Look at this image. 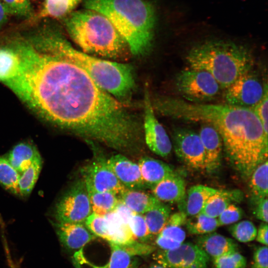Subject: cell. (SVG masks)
Instances as JSON below:
<instances>
[{"mask_svg":"<svg viewBox=\"0 0 268 268\" xmlns=\"http://www.w3.org/2000/svg\"><path fill=\"white\" fill-rule=\"evenodd\" d=\"M148 268H165L163 267L162 266H161L160 264L157 263V264H154V265L151 266Z\"/></svg>","mask_w":268,"mask_h":268,"instance_id":"obj_46","label":"cell"},{"mask_svg":"<svg viewBox=\"0 0 268 268\" xmlns=\"http://www.w3.org/2000/svg\"><path fill=\"white\" fill-rule=\"evenodd\" d=\"M62 245L69 250H77L96 237L83 223L53 222Z\"/></svg>","mask_w":268,"mask_h":268,"instance_id":"obj_14","label":"cell"},{"mask_svg":"<svg viewBox=\"0 0 268 268\" xmlns=\"http://www.w3.org/2000/svg\"><path fill=\"white\" fill-rule=\"evenodd\" d=\"M170 207L162 201L143 214L151 235H157L166 225L171 215Z\"/></svg>","mask_w":268,"mask_h":268,"instance_id":"obj_26","label":"cell"},{"mask_svg":"<svg viewBox=\"0 0 268 268\" xmlns=\"http://www.w3.org/2000/svg\"><path fill=\"white\" fill-rule=\"evenodd\" d=\"M9 14L3 3L0 2V27L6 22Z\"/></svg>","mask_w":268,"mask_h":268,"instance_id":"obj_45","label":"cell"},{"mask_svg":"<svg viewBox=\"0 0 268 268\" xmlns=\"http://www.w3.org/2000/svg\"><path fill=\"white\" fill-rule=\"evenodd\" d=\"M249 189L252 202L255 204L268 197V160L260 163L249 179Z\"/></svg>","mask_w":268,"mask_h":268,"instance_id":"obj_23","label":"cell"},{"mask_svg":"<svg viewBox=\"0 0 268 268\" xmlns=\"http://www.w3.org/2000/svg\"><path fill=\"white\" fill-rule=\"evenodd\" d=\"M130 253L134 256H146L152 253L156 247L147 242L135 240L130 244L122 245Z\"/></svg>","mask_w":268,"mask_h":268,"instance_id":"obj_40","label":"cell"},{"mask_svg":"<svg viewBox=\"0 0 268 268\" xmlns=\"http://www.w3.org/2000/svg\"><path fill=\"white\" fill-rule=\"evenodd\" d=\"M209 258L196 244L190 242L173 249L160 250L154 255L157 263L165 268H208Z\"/></svg>","mask_w":268,"mask_h":268,"instance_id":"obj_9","label":"cell"},{"mask_svg":"<svg viewBox=\"0 0 268 268\" xmlns=\"http://www.w3.org/2000/svg\"><path fill=\"white\" fill-rule=\"evenodd\" d=\"M199 134L201 139L205 155V170L211 172L220 165L223 144L222 138L212 126L203 124Z\"/></svg>","mask_w":268,"mask_h":268,"instance_id":"obj_15","label":"cell"},{"mask_svg":"<svg viewBox=\"0 0 268 268\" xmlns=\"http://www.w3.org/2000/svg\"><path fill=\"white\" fill-rule=\"evenodd\" d=\"M231 235L237 241L242 243L252 241L255 239L257 229L249 220H243L235 223L229 228Z\"/></svg>","mask_w":268,"mask_h":268,"instance_id":"obj_33","label":"cell"},{"mask_svg":"<svg viewBox=\"0 0 268 268\" xmlns=\"http://www.w3.org/2000/svg\"><path fill=\"white\" fill-rule=\"evenodd\" d=\"M185 225L190 234L200 235L214 232L219 227L217 218L201 212L187 218Z\"/></svg>","mask_w":268,"mask_h":268,"instance_id":"obj_30","label":"cell"},{"mask_svg":"<svg viewBox=\"0 0 268 268\" xmlns=\"http://www.w3.org/2000/svg\"><path fill=\"white\" fill-rule=\"evenodd\" d=\"M268 247L257 248L253 254L251 268H268Z\"/></svg>","mask_w":268,"mask_h":268,"instance_id":"obj_41","label":"cell"},{"mask_svg":"<svg viewBox=\"0 0 268 268\" xmlns=\"http://www.w3.org/2000/svg\"><path fill=\"white\" fill-rule=\"evenodd\" d=\"M214 268H245L246 258L238 251L213 260Z\"/></svg>","mask_w":268,"mask_h":268,"instance_id":"obj_36","label":"cell"},{"mask_svg":"<svg viewBox=\"0 0 268 268\" xmlns=\"http://www.w3.org/2000/svg\"><path fill=\"white\" fill-rule=\"evenodd\" d=\"M143 129L145 140L149 149L156 154L165 157L172 150L171 141L163 127L157 119L147 88L144 94Z\"/></svg>","mask_w":268,"mask_h":268,"instance_id":"obj_12","label":"cell"},{"mask_svg":"<svg viewBox=\"0 0 268 268\" xmlns=\"http://www.w3.org/2000/svg\"><path fill=\"white\" fill-rule=\"evenodd\" d=\"M176 87L185 100L203 103L215 98L220 86L209 72L191 68L181 71L175 80Z\"/></svg>","mask_w":268,"mask_h":268,"instance_id":"obj_6","label":"cell"},{"mask_svg":"<svg viewBox=\"0 0 268 268\" xmlns=\"http://www.w3.org/2000/svg\"><path fill=\"white\" fill-rule=\"evenodd\" d=\"M187 218L184 213L180 211L170 215L164 227L158 235L180 243H183L186 235L182 226L185 225Z\"/></svg>","mask_w":268,"mask_h":268,"instance_id":"obj_29","label":"cell"},{"mask_svg":"<svg viewBox=\"0 0 268 268\" xmlns=\"http://www.w3.org/2000/svg\"><path fill=\"white\" fill-rule=\"evenodd\" d=\"M108 225L109 242L123 245L136 240L128 222L115 211L105 215Z\"/></svg>","mask_w":268,"mask_h":268,"instance_id":"obj_21","label":"cell"},{"mask_svg":"<svg viewBox=\"0 0 268 268\" xmlns=\"http://www.w3.org/2000/svg\"><path fill=\"white\" fill-rule=\"evenodd\" d=\"M81 0H45L40 17H65L76 7Z\"/></svg>","mask_w":268,"mask_h":268,"instance_id":"obj_27","label":"cell"},{"mask_svg":"<svg viewBox=\"0 0 268 268\" xmlns=\"http://www.w3.org/2000/svg\"><path fill=\"white\" fill-rule=\"evenodd\" d=\"M65 17L68 34L83 52L114 60L129 57L128 44L103 14L84 8L72 11Z\"/></svg>","mask_w":268,"mask_h":268,"instance_id":"obj_3","label":"cell"},{"mask_svg":"<svg viewBox=\"0 0 268 268\" xmlns=\"http://www.w3.org/2000/svg\"><path fill=\"white\" fill-rule=\"evenodd\" d=\"M39 154V151L33 144L23 142L15 145L5 157L21 174L30 166Z\"/></svg>","mask_w":268,"mask_h":268,"instance_id":"obj_22","label":"cell"},{"mask_svg":"<svg viewBox=\"0 0 268 268\" xmlns=\"http://www.w3.org/2000/svg\"><path fill=\"white\" fill-rule=\"evenodd\" d=\"M128 224L136 240L146 242L151 237L143 214L134 213Z\"/></svg>","mask_w":268,"mask_h":268,"instance_id":"obj_35","label":"cell"},{"mask_svg":"<svg viewBox=\"0 0 268 268\" xmlns=\"http://www.w3.org/2000/svg\"><path fill=\"white\" fill-rule=\"evenodd\" d=\"M268 90L267 84L262 98L253 109L262 124L264 134L267 137H268Z\"/></svg>","mask_w":268,"mask_h":268,"instance_id":"obj_39","label":"cell"},{"mask_svg":"<svg viewBox=\"0 0 268 268\" xmlns=\"http://www.w3.org/2000/svg\"><path fill=\"white\" fill-rule=\"evenodd\" d=\"M84 8L105 16L128 44L132 54L151 49L156 24L155 9L143 0H82Z\"/></svg>","mask_w":268,"mask_h":268,"instance_id":"obj_2","label":"cell"},{"mask_svg":"<svg viewBox=\"0 0 268 268\" xmlns=\"http://www.w3.org/2000/svg\"><path fill=\"white\" fill-rule=\"evenodd\" d=\"M268 226L266 222H263L257 230L256 240L261 244L268 246Z\"/></svg>","mask_w":268,"mask_h":268,"instance_id":"obj_44","label":"cell"},{"mask_svg":"<svg viewBox=\"0 0 268 268\" xmlns=\"http://www.w3.org/2000/svg\"><path fill=\"white\" fill-rule=\"evenodd\" d=\"M107 161L118 180L127 189L145 188L138 164L121 154L113 155Z\"/></svg>","mask_w":268,"mask_h":268,"instance_id":"obj_13","label":"cell"},{"mask_svg":"<svg viewBox=\"0 0 268 268\" xmlns=\"http://www.w3.org/2000/svg\"><path fill=\"white\" fill-rule=\"evenodd\" d=\"M87 192L92 212L100 215L114 211L120 202L118 196L111 192Z\"/></svg>","mask_w":268,"mask_h":268,"instance_id":"obj_24","label":"cell"},{"mask_svg":"<svg viewBox=\"0 0 268 268\" xmlns=\"http://www.w3.org/2000/svg\"><path fill=\"white\" fill-rule=\"evenodd\" d=\"M175 152L189 168L205 170V155L199 134L186 128H177L172 134Z\"/></svg>","mask_w":268,"mask_h":268,"instance_id":"obj_10","label":"cell"},{"mask_svg":"<svg viewBox=\"0 0 268 268\" xmlns=\"http://www.w3.org/2000/svg\"><path fill=\"white\" fill-rule=\"evenodd\" d=\"M220 190L202 185L193 186L177 203L179 210L188 217L195 215L201 212L208 198Z\"/></svg>","mask_w":268,"mask_h":268,"instance_id":"obj_17","label":"cell"},{"mask_svg":"<svg viewBox=\"0 0 268 268\" xmlns=\"http://www.w3.org/2000/svg\"><path fill=\"white\" fill-rule=\"evenodd\" d=\"M151 190L152 195L162 202L178 203L185 194L186 183L182 177L174 172Z\"/></svg>","mask_w":268,"mask_h":268,"instance_id":"obj_18","label":"cell"},{"mask_svg":"<svg viewBox=\"0 0 268 268\" xmlns=\"http://www.w3.org/2000/svg\"><path fill=\"white\" fill-rule=\"evenodd\" d=\"M8 13L21 16H29L32 13L29 0H3Z\"/></svg>","mask_w":268,"mask_h":268,"instance_id":"obj_37","label":"cell"},{"mask_svg":"<svg viewBox=\"0 0 268 268\" xmlns=\"http://www.w3.org/2000/svg\"><path fill=\"white\" fill-rule=\"evenodd\" d=\"M243 216V211L239 207L230 203L217 217L219 226L235 223Z\"/></svg>","mask_w":268,"mask_h":268,"instance_id":"obj_38","label":"cell"},{"mask_svg":"<svg viewBox=\"0 0 268 268\" xmlns=\"http://www.w3.org/2000/svg\"><path fill=\"white\" fill-rule=\"evenodd\" d=\"M120 201L135 213L143 214L161 201L141 190L127 189L118 196Z\"/></svg>","mask_w":268,"mask_h":268,"instance_id":"obj_20","label":"cell"},{"mask_svg":"<svg viewBox=\"0 0 268 268\" xmlns=\"http://www.w3.org/2000/svg\"><path fill=\"white\" fill-rule=\"evenodd\" d=\"M42 159L40 154L30 166L20 174L18 182L19 195L26 197L32 192L42 167Z\"/></svg>","mask_w":268,"mask_h":268,"instance_id":"obj_28","label":"cell"},{"mask_svg":"<svg viewBox=\"0 0 268 268\" xmlns=\"http://www.w3.org/2000/svg\"><path fill=\"white\" fill-rule=\"evenodd\" d=\"M81 173L87 191L108 192L119 196L127 190L102 157H98L83 166Z\"/></svg>","mask_w":268,"mask_h":268,"instance_id":"obj_11","label":"cell"},{"mask_svg":"<svg viewBox=\"0 0 268 268\" xmlns=\"http://www.w3.org/2000/svg\"><path fill=\"white\" fill-rule=\"evenodd\" d=\"M92 213L88 193L83 179L75 181L56 203L57 222L83 223Z\"/></svg>","mask_w":268,"mask_h":268,"instance_id":"obj_7","label":"cell"},{"mask_svg":"<svg viewBox=\"0 0 268 268\" xmlns=\"http://www.w3.org/2000/svg\"><path fill=\"white\" fill-rule=\"evenodd\" d=\"M20 174L5 156H0V184L11 193L19 195L18 182Z\"/></svg>","mask_w":268,"mask_h":268,"instance_id":"obj_32","label":"cell"},{"mask_svg":"<svg viewBox=\"0 0 268 268\" xmlns=\"http://www.w3.org/2000/svg\"><path fill=\"white\" fill-rule=\"evenodd\" d=\"M84 224L96 237L108 241L109 232L108 222L105 215L92 212L85 220Z\"/></svg>","mask_w":268,"mask_h":268,"instance_id":"obj_34","label":"cell"},{"mask_svg":"<svg viewBox=\"0 0 268 268\" xmlns=\"http://www.w3.org/2000/svg\"><path fill=\"white\" fill-rule=\"evenodd\" d=\"M268 197L261 200L255 204L254 213L256 217L264 222L268 223Z\"/></svg>","mask_w":268,"mask_h":268,"instance_id":"obj_42","label":"cell"},{"mask_svg":"<svg viewBox=\"0 0 268 268\" xmlns=\"http://www.w3.org/2000/svg\"><path fill=\"white\" fill-rule=\"evenodd\" d=\"M196 244L212 260L238 251L234 240L215 232L200 235Z\"/></svg>","mask_w":268,"mask_h":268,"instance_id":"obj_16","label":"cell"},{"mask_svg":"<svg viewBox=\"0 0 268 268\" xmlns=\"http://www.w3.org/2000/svg\"><path fill=\"white\" fill-rule=\"evenodd\" d=\"M156 245L162 250H169L179 247L182 243L171 239L157 235L155 240Z\"/></svg>","mask_w":268,"mask_h":268,"instance_id":"obj_43","label":"cell"},{"mask_svg":"<svg viewBox=\"0 0 268 268\" xmlns=\"http://www.w3.org/2000/svg\"><path fill=\"white\" fill-rule=\"evenodd\" d=\"M111 256L107 268H136L135 257L130 253L122 245L109 242Z\"/></svg>","mask_w":268,"mask_h":268,"instance_id":"obj_31","label":"cell"},{"mask_svg":"<svg viewBox=\"0 0 268 268\" xmlns=\"http://www.w3.org/2000/svg\"><path fill=\"white\" fill-rule=\"evenodd\" d=\"M53 40L57 53L84 70L101 88L125 104L134 88L133 67L98 59L74 49L64 35L55 29Z\"/></svg>","mask_w":268,"mask_h":268,"instance_id":"obj_4","label":"cell"},{"mask_svg":"<svg viewBox=\"0 0 268 268\" xmlns=\"http://www.w3.org/2000/svg\"><path fill=\"white\" fill-rule=\"evenodd\" d=\"M267 84L251 69L226 88L225 100L227 104L253 109L262 98Z\"/></svg>","mask_w":268,"mask_h":268,"instance_id":"obj_8","label":"cell"},{"mask_svg":"<svg viewBox=\"0 0 268 268\" xmlns=\"http://www.w3.org/2000/svg\"><path fill=\"white\" fill-rule=\"evenodd\" d=\"M238 195L233 192L220 190L208 198L201 212L209 217L217 218L231 203V201L237 199L235 196Z\"/></svg>","mask_w":268,"mask_h":268,"instance_id":"obj_25","label":"cell"},{"mask_svg":"<svg viewBox=\"0 0 268 268\" xmlns=\"http://www.w3.org/2000/svg\"><path fill=\"white\" fill-rule=\"evenodd\" d=\"M186 61L190 68L210 73L223 88L252 69L254 60L248 49L232 42L207 41L193 47Z\"/></svg>","mask_w":268,"mask_h":268,"instance_id":"obj_5","label":"cell"},{"mask_svg":"<svg viewBox=\"0 0 268 268\" xmlns=\"http://www.w3.org/2000/svg\"><path fill=\"white\" fill-rule=\"evenodd\" d=\"M138 165L145 188L151 189L174 172L168 164L150 157H141Z\"/></svg>","mask_w":268,"mask_h":268,"instance_id":"obj_19","label":"cell"},{"mask_svg":"<svg viewBox=\"0 0 268 268\" xmlns=\"http://www.w3.org/2000/svg\"><path fill=\"white\" fill-rule=\"evenodd\" d=\"M152 102L154 109L164 116L214 127L222 138L229 161L245 179L267 159L268 137L252 109L227 104L193 103L167 96Z\"/></svg>","mask_w":268,"mask_h":268,"instance_id":"obj_1","label":"cell"}]
</instances>
